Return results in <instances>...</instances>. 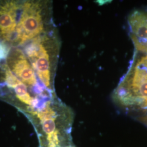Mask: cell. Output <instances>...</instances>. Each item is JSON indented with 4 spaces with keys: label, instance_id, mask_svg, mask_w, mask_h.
Wrapping results in <instances>:
<instances>
[{
    "label": "cell",
    "instance_id": "obj_3",
    "mask_svg": "<svg viewBox=\"0 0 147 147\" xmlns=\"http://www.w3.org/2000/svg\"><path fill=\"white\" fill-rule=\"evenodd\" d=\"M128 24L136 50L147 55V11H133L128 18Z\"/></svg>",
    "mask_w": 147,
    "mask_h": 147
},
{
    "label": "cell",
    "instance_id": "obj_2",
    "mask_svg": "<svg viewBox=\"0 0 147 147\" xmlns=\"http://www.w3.org/2000/svg\"><path fill=\"white\" fill-rule=\"evenodd\" d=\"M2 59L16 79L38 97L47 98L55 94L54 91L46 89L41 84L29 59L20 47H11Z\"/></svg>",
    "mask_w": 147,
    "mask_h": 147
},
{
    "label": "cell",
    "instance_id": "obj_1",
    "mask_svg": "<svg viewBox=\"0 0 147 147\" xmlns=\"http://www.w3.org/2000/svg\"><path fill=\"white\" fill-rule=\"evenodd\" d=\"M29 59L41 84L54 91V79L60 42L54 27L20 47Z\"/></svg>",
    "mask_w": 147,
    "mask_h": 147
}]
</instances>
